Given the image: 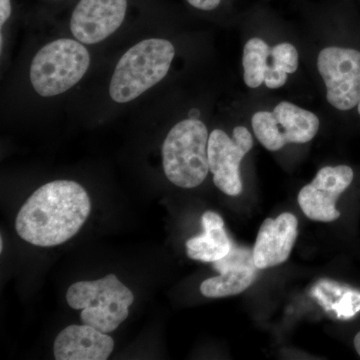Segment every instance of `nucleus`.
Masks as SVG:
<instances>
[{
    "instance_id": "nucleus-6",
    "label": "nucleus",
    "mask_w": 360,
    "mask_h": 360,
    "mask_svg": "<svg viewBox=\"0 0 360 360\" xmlns=\"http://www.w3.org/2000/svg\"><path fill=\"white\" fill-rule=\"evenodd\" d=\"M257 141L267 150L277 151L288 143H307L319 129V120L311 111L290 101H281L272 111H258L251 118Z\"/></svg>"
},
{
    "instance_id": "nucleus-19",
    "label": "nucleus",
    "mask_w": 360,
    "mask_h": 360,
    "mask_svg": "<svg viewBox=\"0 0 360 360\" xmlns=\"http://www.w3.org/2000/svg\"><path fill=\"white\" fill-rule=\"evenodd\" d=\"M11 14V0H0V25H4Z\"/></svg>"
},
{
    "instance_id": "nucleus-16",
    "label": "nucleus",
    "mask_w": 360,
    "mask_h": 360,
    "mask_svg": "<svg viewBox=\"0 0 360 360\" xmlns=\"http://www.w3.org/2000/svg\"><path fill=\"white\" fill-rule=\"evenodd\" d=\"M319 284V288L326 291V295L316 291L314 295L324 307L333 310L338 319H352L360 311V291L331 281Z\"/></svg>"
},
{
    "instance_id": "nucleus-5",
    "label": "nucleus",
    "mask_w": 360,
    "mask_h": 360,
    "mask_svg": "<svg viewBox=\"0 0 360 360\" xmlns=\"http://www.w3.org/2000/svg\"><path fill=\"white\" fill-rule=\"evenodd\" d=\"M89 65V51L78 40H54L35 54L30 82L40 96H59L80 82Z\"/></svg>"
},
{
    "instance_id": "nucleus-1",
    "label": "nucleus",
    "mask_w": 360,
    "mask_h": 360,
    "mask_svg": "<svg viewBox=\"0 0 360 360\" xmlns=\"http://www.w3.org/2000/svg\"><path fill=\"white\" fill-rule=\"evenodd\" d=\"M90 210L84 187L71 180H56L39 187L20 208L16 231L30 245H63L80 231Z\"/></svg>"
},
{
    "instance_id": "nucleus-20",
    "label": "nucleus",
    "mask_w": 360,
    "mask_h": 360,
    "mask_svg": "<svg viewBox=\"0 0 360 360\" xmlns=\"http://www.w3.org/2000/svg\"><path fill=\"white\" fill-rule=\"evenodd\" d=\"M354 345L355 350H356L357 354L360 356V331L354 336Z\"/></svg>"
},
{
    "instance_id": "nucleus-21",
    "label": "nucleus",
    "mask_w": 360,
    "mask_h": 360,
    "mask_svg": "<svg viewBox=\"0 0 360 360\" xmlns=\"http://www.w3.org/2000/svg\"><path fill=\"white\" fill-rule=\"evenodd\" d=\"M357 110H359V113L360 115V103H359V105H357Z\"/></svg>"
},
{
    "instance_id": "nucleus-10",
    "label": "nucleus",
    "mask_w": 360,
    "mask_h": 360,
    "mask_svg": "<svg viewBox=\"0 0 360 360\" xmlns=\"http://www.w3.org/2000/svg\"><path fill=\"white\" fill-rule=\"evenodd\" d=\"M127 0H80L70 20L73 37L84 44L103 41L120 28Z\"/></svg>"
},
{
    "instance_id": "nucleus-13",
    "label": "nucleus",
    "mask_w": 360,
    "mask_h": 360,
    "mask_svg": "<svg viewBox=\"0 0 360 360\" xmlns=\"http://www.w3.org/2000/svg\"><path fill=\"white\" fill-rule=\"evenodd\" d=\"M201 221L205 232L186 241L187 257L203 262L222 259L233 245L225 231L224 219L217 212H206Z\"/></svg>"
},
{
    "instance_id": "nucleus-14",
    "label": "nucleus",
    "mask_w": 360,
    "mask_h": 360,
    "mask_svg": "<svg viewBox=\"0 0 360 360\" xmlns=\"http://www.w3.org/2000/svg\"><path fill=\"white\" fill-rule=\"evenodd\" d=\"M257 267L255 264L234 265L219 276L206 279L200 285V292L206 297L217 298L239 295L255 283Z\"/></svg>"
},
{
    "instance_id": "nucleus-7",
    "label": "nucleus",
    "mask_w": 360,
    "mask_h": 360,
    "mask_svg": "<svg viewBox=\"0 0 360 360\" xmlns=\"http://www.w3.org/2000/svg\"><path fill=\"white\" fill-rule=\"evenodd\" d=\"M317 70L326 87V99L341 111L352 110L360 103V51L345 47L322 49Z\"/></svg>"
},
{
    "instance_id": "nucleus-4",
    "label": "nucleus",
    "mask_w": 360,
    "mask_h": 360,
    "mask_svg": "<svg viewBox=\"0 0 360 360\" xmlns=\"http://www.w3.org/2000/svg\"><path fill=\"white\" fill-rule=\"evenodd\" d=\"M70 307L82 309V321L103 333L116 330L129 316L134 296L115 274L72 284L66 293Z\"/></svg>"
},
{
    "instance_id": "nucleus-3",
    "label": "nucleus",
    "mask_w": 360,
    "mask_h": 360,
    "mask_svg": "<svg viewBox=\"0 0 360 360\" xmlns=\"http://www.w3.org/2000/svg\"><path fill=\"white\" fill-rule=\"evenodd\" d=\"M208 130L205 123L188 118L175 124L162 146L165 174L174 186L194 188L205 181L210 170Z\"/></svg>"
},
{
    "instance_id": "nucleus-12",
    "label": "nucleus",
    "mask_w": 360,
    "mask_h": 360,
    "mask_svg": "<svg viewBox=\"0 0 360 360\" xmlns=\"http://www.w3.org/2000/svg\"><path fill=\"white\" fill-rule=\"evenodd\" d=\"M115 348V340L98 329L84 326H68L59 333L53 345L58 360H105Z\"/></svg>"
},
{
    "instance_id": "nucleus-9",
    "label": "nucleus",
    "mask_w": 360,
    "mask_h": 360,
    "mask_svg": "<svg viewBox=\"0 0 360 360\" xmlns=\"http://www.w3.org/2000/svg\"><path fill=\"white\" fill-rule=\"evenodd\" d=\"M354 174L347 165L326 167L298 194L303 213L314 221L330 222L340 219L336 201L352 184Z\"/></svg>"
},
{
    "instance_id": "nucleus-2",
    "label": "nucleus",
    "mask_w": 360,
    "mask_h": 360,
    "mask_svg": "<svg viewBox=\"0 0 360 360\" xmlns=\"http://www.w3.org/2000/svg\"><path fill=\"white\" fill-rule=\"evenodd\" d=\"M175 49L160 39L142 40L123 54L111 78L110 96L118 103L141 96L167 77Z\"/></svg>"
},
{
    "instance_id": "nucleus-11",
    "label": "nucleus",
    "mask_w": 360,
    "mask_h": 360,
    "mask_svg": "<svg viewBox=\"0 0 360 360\" xmlns=\"http://www.w3.org/2000/svg\"><path fill=\"white\" fill-rule=\"evenodd\" d=\"M298 221L291 213L267 219L260 226L253 248V262L258 269H269L285 262L297 238Z\"/></svg>"
},
{
    "instance_id": "nucleus-8",
    "label": "nucleus",
    "mask_w": 360,
    "mask_h": 360,
    "mask_svg": "<svg viewBox=\"0 0 360 360\" xmlns=\"http://www.w3.org/2000/svg\"><path fill=\"white\" fill-rule=\"evenodd\" d=\"M253 148V137L245 127H236L229 137L221 129H214L208 139V163L213 182L222 193L238 196L243 191L240 163Z\"/></svg>"
},
{
    "instance_id": "nucleus-15",
    "label": "nucleus",
    "mask_w": 360,
    "mask_h": 360,
    "mask_svg": "<svg viewBox=\"0 0 360 360\" xmlns=\"http://www.w3.org/2000/svg\"><path fill=\"white\" fill-rule=\"evenodd\" d=\"M300 65V56L295 45L283 42L271 47L269 70L265 75L264 84L269 89H278L288 82Z\"/></svg>"
},
{
    "instance_id": "nucleus-17",
    "label": "nucleus",
    "mask_w": 360,
    "mask_h": 360,
    "mask_svg": "<svg viewBox=\"0 0 360 360\" xmlns=\"http://www.w3.org/2000/svg\"><path fill=\"white\" fill-rule=\"evenodd\" d=\"M271 47L264 39L253 37L243 49V79L250 89H257L264 84L265 75L269 70Z\"/></svg>"
},
{
    "instance_id": "nucleus-18",
    "label": "nucleus",
    "mask_w": 360,
    "mask_h": 360,
    "mask_svg": "<svg viewBox=\"0 0 360 360\" xmlns=\"http://www.w3.org/2000/svg\"><path fill=\"white\" fill-rule=\"evenodd\" d=\"M191 6L200 11H213L219 6L221 0H186Z\"/></svg>"
}]
</instances>
